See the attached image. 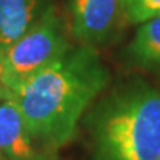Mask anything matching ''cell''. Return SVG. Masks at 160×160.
I'll return each instance as SVG.
<instances>
[{"label": "cell", "mask_w": 160, "mask_h": 160, "mask_svg": "<svg viewBox=\"0 0 160 160\" xmlns=\"http://www.w3.org/2000/svg\"><path fill=\"white\" fill-rule=\"evenodd\" d=\"M109 83L98 48L71 44L59 59L8 89L35 144L53 152L76 135L84 112Z\"/></svg>", "instance_id": "6da1fadb"}, {"label": "cell", "mask_w": 160, "mask_h": 160, "mask_svg": "<svg viewBox=\"0 0 160 160\" xmlns=\"http://www.w3.org/2000/svg\"><path fill=\"white\" fill-rule=\"evenodd\" d=\"M93 160L160 155V89L136 80L111 91L88 115Z\"/></svg>", "instance_id": "7a4b0ae2"}, {"label": "cell", "mask_w": 160, "mask_h": 160, "mask_svg": "<svg viewBox=\"0 0 160 160\" xmlns=\"http://www.w3.org/2000/svg\"><path fill=\"white\" fill-rule=\"evenodd\" d=\"M67 20L52 8L0 60V84L13 89L48 67L71 46Z\"/></svg>", "instance_id": "3957f363"}, {"label": "cell", "mask_w": 160, "mask_h": 160, "mask_svg": "<svg viewBox=\"0 0 160 160\" xmlns=\"http://www.w3.org/2000/svg\"><path fill=\"white\" fill-rule=\"evenodd\" d=\"M66 20L71 38L93 48L108 44L126 22L122 0H68Z\"/></svg>", "instance_id": "277c9868"}, {"label": "cell", "mask_w": 160, "mask_h": 160, "mask_svg": "<svg viewBox=\"0 0 160 160\" xmlns=\"http://www.w3.org/2000/svg\"><path fill=\"white\" fill-rule=\"evenodd\" d=\"M43 152L29 135L18 104L0 84V160H35Z\"/></svg>", "instance_id": "5b68a950"}, {"label": "cell", "mask_w": 160, "mask_h": 160, "mask_svg": "<svg viewBox=\"0 0 160 160\" xmlns=\"http://www.w3.org/2000/svg\"><path fill=\"white\" fill-rule=\"evenodd\" d=\"M55 7L56 0H0V60Z\"/></svg>", "instance_id": "8992f818"}, {"label": "cell", "mask_w": 160, "mask_h": 160, "mask_svg": "<svg viewBox=\"0 0 160 160\" xmlns=\"http://www.w3.org/2000/svg\"><path fill=\"white\" fill-rule=\"evenodd\" d=\"M124 56L133 67L160 79V16L139 24Z\"/></svg>", "instance_id": "52a82bcc"}, {"label": "cell", "mask_w": 160, "mask_h": 160, "mask_svg": "<svg viewBox=\"0 0 160 160\" xmlns=\"http://www.w3.org/2000/svg\"><path fill=\"white\" fill-rule=\"evenodd\" d=\"M124 20L129 24H142L160 16V0H122Z\"/></svg>", "instance_id": "ba28073f"}, {"label": "cell", "mask_w": 160, "mask_h": 160, "mask_svg": "<svg viewBox=\"0 0 160 160\" xmlns=\"http://www.w3.org/2000/svg\"><path fill=\"white\" fill-rule=\"evenodd\" d=\"M35 160H60V159L55 156L53 152H48V151H46V152H43L38 159H35Z\"/></svg>", "instance_id": "9c48e42d"}, {"label": "cell", "mask_w": 160, "mask_h": 160, "mask_svg": "<svg viewBox=\"0 0 160 160\" xmlns=\"http://www.w3.org/2000/svg\"><path fill=\"white\" fill-rule=\"evenodd\" d=\"M155 160H160V155H159V156H158L156 159H155Z\"/></svg>", "instance_id": "30bf717a"}]
</instances>
